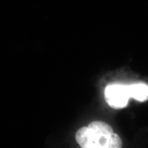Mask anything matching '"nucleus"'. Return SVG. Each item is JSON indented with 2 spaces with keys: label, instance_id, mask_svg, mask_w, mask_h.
I'll return each mask as SVG.
<instances>
[{
  "label": "nucleus",
  "instance_id": "f257e3e1",
  "mask_svg": "<svg viewBox=\"0 0 148 148\" xmlns=\"http://www.w3.org/2000/svg\"><path fill=\"white\" fill-rule=\"evenodd\" d=\"M77 143L82 148H120L121 138L113 132L110 125L96 121L88 127L79 129L75 134Z\"/></svg>",
  "mask_w": 148,
  "mask_h": 148
},
{
  "label": "nucleus",
  "instance_id": "f03ea898",
  "mask_svg": "<svg viewBox=\"0 0 148 148\" xmlns=\"http://www.w3.org/2000/svg\"><path fill=\"white\" fill-rule=\"evenodd\" d=\"M128 86L119 84L108 85L105 89V99L113 108H122L127 106L129 98Z\"/></svg>",
  "mask_w": 148,
  "mask_h": 148
},
{
  "label": "nucleus",
  "instance_id": "7ed1b4c3",
  "mask_svg": "<svg viewBox=\"0 0 148 148\" xmlns=\"http://www.w3.org/2000/svg\"><path fill=\"white\" fill-rule=\"evenodd\" d=\"M128 91L130 97L140 101L148 99V86L144 83H136L129 85Z\"/></svg>",
  "mask_w": 148,
  "mask_h": 148
}]
</instances>
